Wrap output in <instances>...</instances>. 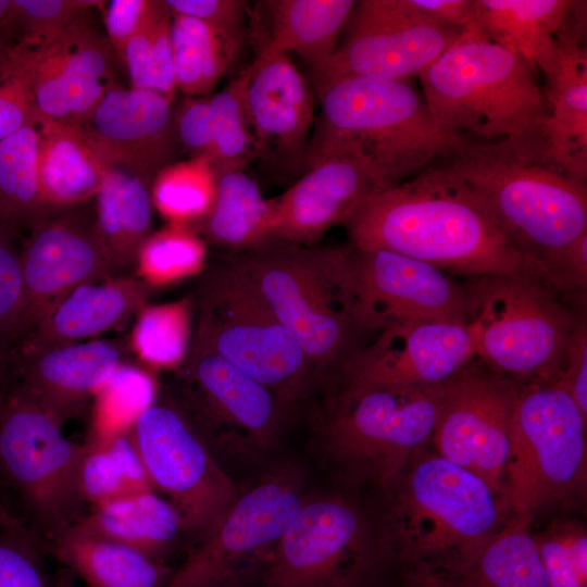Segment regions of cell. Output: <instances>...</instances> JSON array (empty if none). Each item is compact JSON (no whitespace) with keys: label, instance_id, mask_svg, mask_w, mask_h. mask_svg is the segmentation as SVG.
I'll return each mask as SVG.
<instances>
[{"label":"cell","instance_id":"38","mask_svg":"<svg viewBox=\"0 0 587 587\" xmlns=\"http://www.w3.org/2000/svg\"><path fill=\"white\" fill-rule=\"evenodd\" d=\"M172 21L165 1H150L140 27L125 47L121 64L132 89L153 91L171 101L177 89Z\"/></svg>","mask_w":587,"mask_h":587},{"label":"cell","instance_id":"41","mask_svg":"<svg viewBox=\"0 0 587 587\" xmlns=\"http://www.w3.org/2000/svg\"><path fill=\"white\" fill-rule=\"evenodd\" d=\"M217 174L207 158L171 163L154 177L150 193L153 207L170 224L192 226L212 208Z\"/></svg>","mask_w":587,"mask_h":587},{"label":"cell","instance_id":"29","mask_svg":"<svg viewBox=\"0 0 587 587\" xmlns=\"http://www.w3.org/2000/svg\"><path fill=\"white\" fill-rule=\"evenodd\" d=\"M98 537L129 547L155 561L184 532L175 507L153 489L127 494L99 504L76 523Z\"/></svg>","mask_w":587,"mask_h":587},{"label":"cell","instance_id":"61","mask_svg":"<svg viewBox=\"0 0 587 587\" xmlns=\"http://www.w3.org/2000/svg\"><path fill=\"white\" fill-rule=\"evenodd\" d=\"M4 227L5 226H4V224H3V222H2V220L0 217V234L4 232Z\"/></svg>","mask_w":587,"mask_h":587},{"label":"cell","instance_id":"8","mask_svg":"<svg viewBox=\"0 0 587 587\" xmlns=\"http://www.w3.org/2000/svg\"><path fill=\"white\" fill-rule=\"evenodd\" d=\"M465 286L476 357L516 384L558 380L579 313L566 307L565 294L524 275L473 278Z\"/></svg>","mask_w":587,"mask_h":587},{"label":"cell","instance_id":"27","mask_svg":"<svg viewBox=\"0 0 587 587\" xmlns=\"http://www.w3.org/2000/svg\"><path fill=\"white\" fill-rule=\"evenodd\" d=\"M153 290L138 276L82 285L51 310L18 349H49L93 339L137 315Z\"/></svg>","mask_w":587,"mask_h":587},{"label":"cell","instance_id":"24","mask_svg":"<svg viewBox=\"0 0 587 587\" xmlns=\"http://www.w3.org/2000/svg\"><path fill=\"white\" fill-rule=\"evenodd\" d=\"M586 1H575L555 37L549 60L539 68L548 117L544 137L550 154L576 177L587 178Z\"/></svg>","mask_w":587,"mask_h":587},{"label":"cell","instance_id":"17","mask_svg":"<svg viewBox=\"0 0 587 587\" xmlns=\"http://www.w3.org/2000/svg\"><path fill=\"white\" fill-rule=\"evenodd\" d=\"M304 502L292 469H277L239 495L163 587H218L246 562L270 558Z\"/></svg>","mask_w":587,"mask_h":587},{"label":"cell","instance_id":"47","mask_svg":"<svg viewBox=\"0 0 587 587\" xmlns=\"http://www.w3.org/2000/svg\"><path fill=\"white\" fill-rule=\"evenodd\" d=\"M42 541L25 524L0 529V587H66L48 576Z\"/></svg>","mask_w":587,"mask_h":587},{"label":"cell","instance_id":"49","mask_svg":"<svg viewBox=\"0 0 587 587\" xmlns=\"http://www.w3.org/2000/svg\"><path fill=\"white\" fill-rule=\"evenodd\" d=\"M174 125L179 146L191 158L210 160L214 141V117L211 99L189 97L174 111Z\"/></svg>","mask_w":587,"mask_h":587},{"label":"cell","instance_id":"58","mask_svg":"<svg viewBox=\"0 0 587 587\" xmlns=\"http://www.w3.org/2000/svg\"><path fill=\"white\" fill-rule=\"evenodd\" d=\"M24 521L12 515L0 501V529L23 525Z\"/></svg>","mask_w":587,"mask_h":587},{"label":"cell","instance_id":"31","mask_svg":"<svg viewBox=\"0 0 587 587\" xmlns=\"http://www.w3.org/2000/svg\"><path fill=\"white\" fill-rule=\"evenodd\" d=\"M46 547L88 587H163L170 576L158 561L75 524Z\"/></svg>","mask_w":587,"mask_h":587},{"label":"cell","instance_id":"59","mask_svg":"<svg viewBox=\"0 0 587 587\" xmlns=\"http://www.w3.org/2000/svg\"><path fill=\"white\" fill-rule=\"evenodd\" d=\"M7 57L0 55V76L3 74L5 66H7Z\"/></svg>","mask_w":587,"mask_h":587},{"label":"cell","instance_id":"53","mask_svg":"<svg viewBox=\"0 0 587 587\" xmlns=\"http://www.w3.org/2000/svg\"><path fill=\"white\" fill-rule=\"evenodd\" d=\"M151 0H112L105 2L103 23L116 61L122 64L125 47L140 27Z\"/></svg>","mask_w":587,"mask_h":587},{"label":"cell","instance_id":"12","mask_svg":"<svg viewBox=\"0 0 587 587\" xmlns=\"http://www.w3.org/2000/svg\"><path fill=\"white\" fill-rule=\"evenodd\" d=\"M15 388L0 407V470L21 499L30 530L46 546L84 514L80 465L85 445Z\"/></svg>","mask_w":587,"mask_h":587},{"label":"cell","instance_id":"9","mask_svg":"<svg viewBox=\"0 0 587 587\" xmlns=\"http://www.w3.org/2000/svg\"><path fill=\"white\" fill-rule=\"evenodd\" d=\"M446 382L341 388L322 422L329 457L353 477L385 487L430 441Z\"/></svg>","mask_w":587,"mask_h":587},{"label":"cell","instance_id":"43","mask_svg":"<svg viewBox=\"0 0 587 587\" xmlns=\"http://www.w3.org/2000/svg\"><path fill=\"white\" fill-rule=\"evenodd\" d=\"M207 264L205 240L188 225L168 224L141 247L137 276L155 289L198 276Z\"/></svg>","mask_w":587,"mask_h":587},{"label":"cell","instance_id":"48","mask_svg":"<svg viewBox=\"0 0 587 587\" xmlns=\"http://www.w3.org/2000/svg\"><path fill=\"white\" fill-rule=\"evenodd\" d=\"M24 310L21 253L0 234V354L8 345H20Z\"/></svg>","mask_w":587,"mask_h":587},{"label":"cell","instance_id":"5","mask_svg":"<svg viewBox=\"0 0 587 587\" xmlns=\"http://www.w3.org/2000/svg\"><path fill=\"white\" fill-rule=\"evenodd\" d=\"M538 71L472 24L417 78L438 127L474 142L544 136Z\"/></svg>","mask_w":587,"mask_h":587},{"label":"cell","instance_id":"15","mask_svg":"<svg viewBox=\"0 0 587 587\" xmlns=\"http://www.w3.org/2000/svg\"><path fill=\"white\" fill-rule=\"evenodd\" d=\"M378 547L363 513L339 497L304 501L267 559L271 587H345ZM379 548V547H378Z\"/></svg>","mask_w":587,"mask_h":587},{"label":"cell","instance_id":"57","mask_svg":"<svg viewBox=\"0 0 587 587\" xmlns=\"http://www.w3.org/2000/svg\"><path fill=\"white\" fill-rule=\"evenodd\" d=\"M12 0H0V55H8L11 47L10 14Z\"/></svg>","mask_w":587,"mask_h":587},{"label":"cell","instance_id":"45","mask_svg":"<svg viewBox=\"0 0 587 587\" xmlns=\"http://www.w3.org/2000/svg\"><path fill=\"white\" fill-rule=\"evenodd\" d=\"M103 3L96 0H12L9 54H28L47 47L80 14Z\"/></svg>","mask_w":587,"mask_h":587},{"label":"cell","instance_id":"51","mask_svg":"<svg viewBox=\"0 0 587 587\" xmlns=\"http://www.w3.org/2000/svg\"><path fill=\"white\" fill-rule=\"evenodd\" d=\"M587 417V324L580 310L569 342L565 364L557 380Z\"/></svg>","mask_w":587,"mask_h":587},{"label":"cell","instance_id":"28","mask_svg":"<svg viewBox=\"0 0 587 587\" xmlns=\"http://www.w3.org/2000/svg\"><path fill=\"white\" fill-rule=\"evenodd\" d=\"M95 198V228L109 276H137L141 247L153 233L150 188L127 172L105 168Z\"/></svg>","mask_w":587,"mask_h":587},{"label":"cell","instance_id":"33","mask_svg":"<svg viewBox=\"0 0 587 587\" xmlns=\"http://www.w3.org/2000/svg\"><path fill=\"white\" fill-rule=\"evenodd\" d=\"M273 199L242 170L217 176L216 195L209 213L190 226L228 252L251 249L273 237Z\"/></svg>","mask_w":587,"mask_h":587},{"label":"cell","instance_id":"36","mask_svg":"<svg viewBox=\"0 0 587 587\" xmlns=\"http://www.w3.org/2000/svg\"><path fill=\"white\" fill-rule=\"evenodd\" d=\"M39 141V121L28 123L0 141V217L4 226L28 224L33 228L58 212L41 196L38 178Z\"/></svg>","mask_w":587,"mask_h":587},{"label":"cell","instance_id":"22","mask_svg":"<svg viewBox=\"0 0 587 587\" xmlns=\"http://www.w3.org/2000/svg\"><path fill=\"white\" fill-rule=\"evenodd\" d=\"M105 168H118L150 189L179 142L172 101L149 90L109 91L79 128Z\"/></svg>","mask_w":587,"mask_h":587},{"label":"cell","instance_id":"39","mask_svg":"<svg viewBox=\"0 0 587 587\" xmlns=\"http://www.w3.org/2000/svg\"><path fill=\"white\" fill-rule=\"evenodd\" d=\"M85 447L79 474L85 502L96 505L127 494L153 489L130 430L101 442L85 444Z\"/></svg>","mask_w":587,"mask_h":587},{"label":"cell","instance_id":"23","mask_svg":"<svg viewBox=\"0 0 587 587\" xmlns=\"http://www.w3.org/2000/svg\"><path fill=\"white\" fill-rule=\"evenodd\" d=\"M283 195L273 199V237L317 246L334 226L345 224L369 197L387 189L363 157L347 150L324 153Z\"/></svg>","mask_w":587,"mask_h":587},{"label":"cell","instance_id":"4","mask_svg":"<svg viewBox=\"0 0 587 587\" xmlns=\"http://www.w3.org/2000/svg\"><path fill=\"white\" fill-rule=\"evenodd\" d=\"M297 340L317 377H336L366 345L350 268V247L301 246L272 237L228 252Z\"/></svg>","mask_w":587,"mask_h":587},{"label":"cell","instance_id":"1","mask_svg":"<svg viewBox=\"0 0 587 587\" xmlns=\"http://www.w3.org/2000/svg\"><path fill=\"white\" fill-rule=\"evenodd\" d=\"M344 226L358 250L397 252L472 279L532 276L567 295L548 264L510 243L470 190L432 166L369 197Z\"/></svg>","mask_w":587,"mask_h":587},{"label":"cell","instance_id":"50","mask_svg":"<svg viewBox=\"0 0 587 587\" xmlns=\"http://www.w3.org/2000/svg\"><path fill=\"white\" fill-rule=\"evenodd\" d=\"M173 15L199 20L240 42L247 2L240 0H166Z\"/></svg>","mask_w":587,"mask_h":587},{"label":"cell","instance_id":"44","mask_svg":"<svg viewBox=\"0 0 587 587\" xmlns=\"http://www.w3.org/2000/svg\"><path fill=\"white\" fill-rule=\"evenodd\" d=\"M248 71L211 97L214 141L210 162L217 176L242 170L258 153V145L246 102Z\"/></svg>","mask_w":587,"mask_h":587},{"label":"cell","instance_id":"60","mask_svg":"<svg viewBox=\"0 0 587 587\" xmlns=\"http://www.w3.org/2000/svg\"><path fill=\"white\" fill-rule=\"evenodd\" d=\"M3 396H4V391H3V388H2V384L0 382V407H1V403H2V400H3Z\"/></svg>","mask_w":587,"mask_h":587},{"label":"cell","instance_id":"26","mask_svg":"<svg viewBox=\"0 0 587 587\" xmlns=\"http://www.w3.org/2000/svg\"><path fill=\"white\" fill-rule=\"evenodd\" d=\"M246 102L258 153L272 148L303 162L313 123L314 95L288 53L265 47L247 68Z\"/></svg>","mask_w":587,"mask_h":587},{"label":"cell","instance_id":"16","mask_svg":"<svg viewBox=\"0 0 587 587\" xmlns=\"http://www.w3.org/2000/svg\"><path fill=\"white\" fill-rule=\"evenodd\" d=\"M519 384L484 363L446 382L430 441L436 453L474 473L505 497L510 422Z\"/></svg>","mask_w":587,"mask_h":587},{"label":"cell","instance_id":"20","mask_svg":"<svg viewBox=\"0 0 587 587\" xmlns=\"http://www.w3.org/2000/svg\"><path fill=\"white\" fill-rule=\"evenodd\" d=\"M476 357L470 322L397 325L355 351L341 366V388L416 386L446 382Z\"/></svg>","mask_w":587,"mask_h":587},{"label":"cell","instance_id":"13","mask_svg":"<svg viewBox=\"0 0 587 587\" xmlns=\"http://www.w3.org/2000/svg\"><path fill=\"white\" fill-rule=\"evenodd\" d=\"M463 30L435 21L412 0L357 1L333 57L312 73L315 90L350 77H417Z\"/></svg>","mask_w":587,"mask_h":587},{"label":"cell","instance_id":"55","mask_svg":"<svg viewBox=\"0 0 587 587\" xmlns=\"http://www.w3.org/2000/svg\"><path fill=\"white\" fill-rule=\"evenodd\" d=\"M412 3L447 26L465 29L474 23V0H412Z\"/></svg>","mask_w":587,"mask_h":587},{"label":"cell","instance_id":"34","mask_svg":"<svg viewBox=\"0 0 587 587\" xmlns=\"http://www.w3.org/2000/svg\"><path fill=\"white\" fill-rule=\"evenodd\" d=\"M357 4L353 0H273L267 47L295 52L321 71L333 57Z\"/></svg>","mask_w":587,"mask_h":587},{"label":"cell","instance_id":"7","mask_svg":"<svg viewBox=\"0 0 587 587\" xmlns=\"http://www.w3.org/2000/svg\"><path fill=\"white\" fill-rule=\"evenodd\" d=\"M191 345L227 360L291 408L321 382L301 347L227 253L198 275Z\"/></svg>","mask_w":587,"mask_h":587},{"label":"cell","instance_id":"6","mask_svg":"<svg viewBox=\"0 0 587 587\" xmlns=\"http://www.w3.org/2000/svg\"><path fill=\"white\" fill-rule=\"evenodd\" d=\"M316 93L322 112L305 164L330 151L355 152L390 188L447 158L463 140L438 127L423 93L407 80L342 78Z\"/></svg>","mask_w":587,"mask_h":587},{"label":"cell","instance_id":"46","mask_svg":"<svg viewBox=\"0 0 587 587\" xmlns=\"http://www.w3.org/2000/svg\"><path fill=\"white\" fill-rule=\"evenodd\" d=\"M533 538L549 587H587V533L582 522L555 520Z\"/></svg>","mask_w":587,"mask_h":587},{"label":"cell","instance_id":"54","mask_svg":"<svg viewBox=\"0 0 587 587\" xmlns=\"http://www.w3.org/2000/svg\"><path fill=\"white\" fill-rule=\"evenodd\" d=\"M557 274L569 295H585L587 287V229L579 234L561 253L555 263Z\"/></svg>","mask_w":587,"mask_h":587},{"label":"cell","instance_id":"14","mask_svg":"<svg viewBox=\"0 0 587 587\" xmlns=\"http://www.w3.org/2000/svg\"><path fill=\"white\" fill-rule=\"evenodd\" d=\"M90 13L80 14L47 47L7 57L9 68L26 86L38 121L79 129L117 87L114 51Z\"/></svg>","mask_w":587,"mask_h":587},{"label":"cell","instance_id":"2","mask_svg":"<svg viewBox=\"0 0 587 587\" xmlns=\"http://www.w3.org/2000/svg\"><path fill=\"white\" fill-rule=\"evenodd\" d=\"M445 160L430 166L470 190L516 250L558 276L559 257L587 229V187L554 160L545 137L462 140Z\"/></svg>","mask_w":587,"mask_h":587},{"label":"cell","instance_id":"3","mask_svg":"<svg viewBox=\"0 0 587 587\" xmlns=\"http://www.w3.org/2000/svg\"><path fill=\"white\" fill-rule=\"evenodd\" d=\"M385 487L377 542L405 573L459 576L509 520L505 498L436 452H421Z\"/></svg>","mask_w":587,"mask_h":587},{"label":"cell","instance_id":"19","mask_svg":"<svg viewBox=\"0 0 587 587\" xmlns=\"http://www.w3.org/2000/svg\"><path fill=\"white\" fill-rule=\"evenodd\" d=\"M360 325L366 335L423 322L470 319L465 285L423 261L387 250L350 247Z\"/></svg>","mask_w":587,"mask_h":587},{"label":"cell","instance_id":"11","mask_svg":"<svg viewBox=\"0 0 587 587\" xmlns=\"http://www.w3.org/2000/svg\"><path fill=\"white\" fill-rule=\"evenodd\" d=\"M130 436L153 489L175 507L184 532L205 538L239 494L210 451L201 422L183 392L159 388Z\"/></svg>","mask_w":587,"mask_h":587},{"label":"cell","instance_id":"56","mask_svg":"<svg viewBox=\"0 0 587 587\" xmlns=\"http://www.w3.org/2000/svg\"><path fill=\"white\" fill-rule=\"evenodd\" d=\"M402 587H453L451 579L430 573H405Z\"/></svg>","mask_w":587,"mask_h":587},{"label":"cell","instance_id":"42","mask_svg":"<svg viewBox=\"0 0 587 587\" xmlns=\"http://www.w3.org/2000/svg\"><path fill=\"white\" fill-rule=\"evenodd\" d=\"M158 385L140 367L124 363L95 395L92 426L86 444L101 442L132 429L153 403Z\"/></svg>","mask_w":587,"mask_h":587},{"label":"cell","instance_id":"25","mask_svg":"<svg viewBox=\"0 0 587 587\" xmlns=\"http://www.w3.org/2000/svg\"><path fill=\"white\" fill-rule=\"evenodd\" d=\"M20 353L16 388L62 424L127 363L128 348L120 339H96Z\"/></svg>","mask_w":587,"mask_h":587},{"label":"cell","instance_id":"18","mask_svg":"<svg viewBox=\"0 0 587 587\" xmlns=\"http://www.w3.org/2000/svg\"><path fill=\"white\" fill-rule=\"evenodd\" d=\"M176 371L179 389L211 446L249 455L276 440L290 407L267 387L218 354L191 344Z\"/></svg>","mask_w":587,"mask_h":587},{"label":"cell","instance_id":"10","mask_svg":"<svg viewBox=\"0 0 587 587\" xmlns=\"http://www.w3.org/2000/svg\"><path fill=\"white\" fill-rule=\"evenodd\" d=\"M587 417L557 382L519 385L510 422L505 497L529 522L586 480Z\"/></svg>","mask_w":587,"mask_h":587},{"label":"cell","instance_id":"35","mask_svg":"<svg viewBox=\"0 0 587 587\" xmlns=\"http://www.w3.org/2000/svg\"><path fill=\"white\" fill-rule=\"evenodd\" d=\"M453 587H549L530 522L511 516Z\"/></svg>","mask_w":587,"mask_h":587},{"label":"cell","instance_id":"30","mask_svg":"<svg viewBox=\"0 0 587 587\" xmlns=\"http://www.w3.org/2000/svg\"><path fill=\"white\" fill-rule=\"evenodd\" d=\"M573 0H474L475 28L524 58L537 71L553 52Z\"/></svg>","mask_w":587,"mask_h":587},{"label":"cell","instance_id":"32","mask_svg":"<svg viewBox=\"0 0 587 587\" xmlns=\"http://www.w3.org/2000/svg\"><path fill=\"white\" fill-rule=\"evenodd\" d=\"M40 122L38 178L41 196L53 210L96 197L105 167L78 128Z\"/></svg>","mask_w":587,"mask_h":587},{"label":"cell","instance_id":"40","mask_svg":"<svg viewBox=\"0 0 587 587\" xmlns=\"http://www.w3.org/2000/svg\"><path fill=\"white\" fill-rule=\"evenodd\" d=\"M193 326L192 296L145 305L137 314L132 346L150 366L176 371L187 358Z\"/></svg>","mask_w":587,"mask_h":587},{"label":"cell","instance_id":"52","mask_svg":"<svg viewBox=\"0 0 587 587\" xmlns=\"http://www.w3.org/2000/svg\"><path fill=\"white\" fill-rule=\"evenodd\" d=\"M38 121L24 82L7 66L0 76V141Z\"/></svg>","mask_w":587,"mask_h":587},{"label":"cell","instance_id":"21","mask_svg":"<svg viewBox=\"0 0 587 587\" xmlns=\"http://www.w3.org/2000/svg\"><path fill=\"white\" fill-rule=\"evenodd\" d=\"M21 261L24 310L20 345L75 288L111 278L96 234L95 211L90 214L74 207L32 228Z\"/></svg>","mask_w":587,"mask_h":587},{"label":"cell","instance_id":"37","mask_svg":"<svg viewBox=\"0 0 587 587\" xmlns=\"http://www.w3.org/2000/svg\"><path fill=\"white\" fill-rule=\"evenodd\" d=\"M172 43L176 86L188 97L209 93L234 59L239 42L210 25L173 15Z\"/></svg>","mask_w":587,"mask_h":587}]
</instances>
